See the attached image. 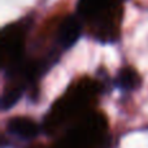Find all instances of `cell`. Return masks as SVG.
Wrapping results in <instances>:
<instances>
[{
  "label": "cell",
  "instance_id": "cell-3",
  "mask_svg": "<svg viewBox=\"0 0 148 148\" xmlns=\"http://www.w3.org/2000/svg\"><path fill=\"white\" fill-rule=\"evenodd\" d=\"M138 82V75L130 68H125L118 73L117 78H116V84L122 90H131L136 86Z\"/></svg>",
  "mask_w": 148,
  "mask_h": 148
},
{
  "label": "cell",
  "instance_id": "cell-1",
  "mask_svg": "<svg viewBox=\"0 0 148 148\" xmlns=\"http://www.w3.org/2000/svg\"><path fill=\"white\" fill-rule=\"evenodd\" d=\"M7 129L10 134L17 135L22 139H33L39 133L38 125L33 120L26 117L10 118L7 123Z\"/></svg>",
  "mask_w": 148,
  "mask_h": 148
},
{
  "label": "cell",
  "instance_id": "cell-4",
  "mask_svg": "<svg viewBox=\"0 0 148 148\" xmlns=\"http://www.w3.org/2000/svg\"><path fill=\"white\" fill-rule=\"evenodd\" d=\"M21 96H22V88H21V87L12 90V91H8L7 94H4L1 97V109L8 110L12 107H14L16 103L20 100Z\"/></svg>",
  "mask_w": 148,
  "mask_h": 148
},
{
  "label": "cell",
  "instance_id": "cell-2",
  "mask_svg": "<svg viewBox=\"0 0 148 148\" xmlns=\"http://www.w3.org/2000/svg\"><path fill=\"white\" fill-rule=\"evenodd\" d=\"M79 35H81V23L78 22L77 18L69 16L60 25L57 39L64 48H69L77 42Z\"/></svg>",
  "mask_w": 148,
  "mask_h": 148
}]
</instances>
